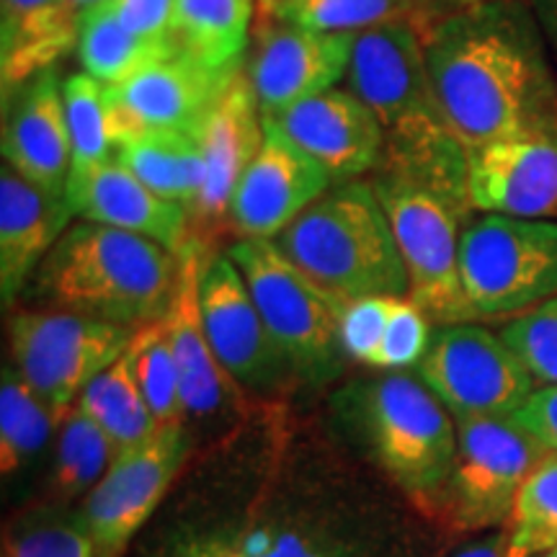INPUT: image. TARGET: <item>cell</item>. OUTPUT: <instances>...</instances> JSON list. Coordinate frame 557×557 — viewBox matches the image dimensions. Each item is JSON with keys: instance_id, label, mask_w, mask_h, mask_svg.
Wrapping results in <instances>:
<instances>
[{"instance_id": "cell-1", "label": "cell", "mask_w": 557, "mask_h": 557, "mask_svg": "<svg viewBox=\"0 0 557 557\" xmlns=\"http://www.w3.org/2000/svg\"><path fill=\"white\" fill-rule=\"evenodd\" d=\"M438 107L465 152L557 129V78L529 0L416 16Z\"/></svg>"}, {"instance_id": "cell-2", "label": "cell", "mask_w": 557, "mask_h": 557, "mask_svg": "<svg viewBox=\"0 0 557 557\" xmlns=\"http://www.w3.org/2000/svg\"><path fill=\"white\" fill-rule=\"evenodd\" d=\"M344 86L372 109L382 127L385 145L374 171L470 197L468 152L438 107L416 16L357 34Z\"/></svg>"}, {"instance_id": "cell-3", "label": "cell", "mask_w": 557, "mask_h": 557, "mask_svg": "<svg viewBox=\"0 0 557 557\" xmlns=\"http://www.w3.org/2000/svg\"><path fill=\"white\" fill-rule=\"evenodd\" d=\"M178 276V253L160 243L81 220L41 261L32 292L52 310L139 329L169 315Z\"/></svg>"}, {"instance_id": "cell-4", "label": "cell", "mask_w": 557, "mask_h": 557, "mask_svg": "<svg viewBox=\"0 0 557 557\" xmlns=\"http://www.w3.org/2000/svg\"><path fill=\"white\" fill-rule=\"evenodd\" d=\"M341 431L434 517L457 457V421L416 374L354 380L333 398Z\"/></svg>"}, {"instance_id": "cell-5", "label": "cell", "mask_w": 557, "mask_h": 557, "mask_svg": "<svg viewBox=\"0 0 557 557\" xmlns=\"http://www.w3.org/2000/svg\"><path fill=\"white\" fill-rule=\"evenodd\" d=\"M274 243L338 299L408 297L398 240L369 178L336 181Z\"/></svg>"}, {"instance_id": "cell-6", "label": "cell", "mask_w": 557, "mask_h": 557, "mask_svg": "<svg viewBox=\"0 0 557 557\" xmlns=\"http://www.w3.org/2000/svg\"><path fill=\"white\" fill-rule=\"evenodd\" d=\"M367 178L398 240L408 271V297L434 325L475 323L459 271V240L475 209L468 194L438 189L393 171H374Z\"/></svg>"}, {"instance_id": "cell-7", "label": "cell", "mask_w": 557, "mask_h": 557, "mask_svg": "<svg viewBox=\"0 0 557 557\" xmlns=\"http://www.w3.org/2000/svg\"><path fill=\"white\" fill-rule=\"evenodd\" d=\"M225 253L246 278L263 323L287 354L297 377L325 385L346 364L338 323L346 299L325 292L274 240L243 238Z\"/></svg>"}, {"instance_id": "cell-8", "label": "cell", "mask_w": 557, "mask_h": 557, "mask_svg": "<svg viewBox=\"0 0 557 557\" xmlns=\"http://www.w3.org/2000/svg\"><path fill=\"white\" fill-rule=\"evenodd\" d=\"M472 320H511L557 297V220L480 212L459 240Z\"/></svg>"}, {"instance_id": "cell-9", "label": "cell", "mask_w": 557, "mask_h": 557, "mask_svg": "<svg viewBox=\"0 0 557 557\" xmlns=\"http://www.w3.org/2000/svg\"><path fill=\"white\" fill-rule=\"evenodd\" d=\"M545 449L511 418H457V457L434 517L451 532L500 529Z\"/></svg>"}, {"instance_id": "cell-10", "label": "cell", "mask_w": 557, "mask_h": 557, "mask_svg": "<svg viewBox=\"0 0 557 557\" xmlns=\"http://www.w3.org/2000/svg\"><path fill=\"white\" fill-rule=\"evenodd\" d=\"M132 336L127 325L67 310H18L9 323L13 367L60 413L127 351Z\"/></svg>"}, {"instance_id": "cell-11", "label": "cell", "mask_w": 557, "mask_h": 557, "mask_svg": "<svg viewBox=\"0 0 557 557\" xmlns=\"http://www.w3.org/2000/svg\"><path fill=\"white\" fill-rule=\"evenodd\" d=\"M413 372L455 421L511 418L537 387L504 336L480 323L434 325Z\"/></svg>"}, {"instance_id": "cell-12", "label": "cell", "mask_w": 557, "mask_h": 557, "mask_svg": "<svg viewBox=\"0 0 557 557\" xmlns=\"http://www.w3.org/2000/svg\"><path fill=\"white\" fill-rule=\"evenodd\" d=\"M191 451L186 421L165 423L139 447L114 459L99 485L83 498L81 517L99 557H122L145 527Z\"/></svg>"}, {"instance_id": "cell-13", "label": "cell", "mask_w": 557, "mask_h": 557, "mask_svg": "<svg viewBox=\"0 0 557 557\" xmlns=\"http://www.w3.org/2000/svg\"><path fill=\"white\" fill-rule=\"evenodd\" d=\"M201 318L222 367L238 385L274 393L297 377L263 323L246 278L227 253H214L201 278Z\"/></svg>"}, {"instance_id": "cell-14", "label": "cell", "mask_w": 557, "mask_h": 557, "mask_svg": "<svg viewBox=\"0 0 557 557\" xmlns=\"http://www.w3.org/2000/svg\"><path fill=\"white\" fill-rule=\"evenodd\" d=\"M354 45L357 34H329L263 18L246 65L261 114L274 116L344 83Z\"/></svg>"}, {"instance_id": "cell-15", "label": "cell", "mask_w": 557, "mask_h": 557, "mask_svg": "<svg viewBox=\"0 0 557 557\" xmlns=\"http://www.w3.org/2000/svg\"><path fill=\"white\" fill-rule=\"evenodd\" d=\"M212 256V243L191 233V240L178 253V289L165 315L186 423H212L235 410L240 413V385L214 354L201 318V278Z\"/></svg>"}, {"instance_id": "cell-16", "label": "cell", "mask_w": 557, "mask_h": 557, "mask_svg": "<svg viewBox=\"0 0 557 557\" xmlns=\"http://www.w3.org/2000/svg\"><path fill=\"white\" fill-rule=\"evenodd\" d=\"M263 145L250 160L227 212V233L235 240H274L336 181L308 152L263 120Z\"/></svg>"}, {"instance_id": "cell-17", "label": "cell", "mask_w": 557, "mask_h": 557, "mask_svg": "<svg viewBox=\"0 0 557 557\" xmlns=\"http://www.w3.org/2000/svg\"><path fill=\"white\" fill-rule=\"evenodd\" d=\"M263 114L246 67L235 75L201 127L205 181L189 209L191 233L212 243L227 233V212L250 160L263 145Z\"/></svg>"}, {"instance_id": "cell-18", "label": "cell", "mask_w": 557, "mask_h": 557, "mask_svg": "<svg viewBox=\"0 0 557 557\" xmlns=\"http://www.w3.org/2000/svg\"><path fill=\"white\" fill-rule=\"evenodd\" d=\"M468 189L478 212L557 220V129L468 150Z\"/></svg>"}, {"instance_id": "cell-19", "label": "cell", "mask_w": 557, "mask_h": 557, "mask_svg": "<svg viewBox=\"0 0 557 557\" xmlns=\"http://www.w3.org/2000/svg\"><path fill=\"white\" fill-rule=\"evenodd\" d=\"M263 120L323 165L333 181L367 178L380 165L385 137L377 116L346 86L325 90Z\"/></svg>"}, {"instance_id": "cell-20", "label": "cell", "mask_w": 557, "mask_h": 557, "mask_svg": "<svg viewBox=\"0 0 557 557\" xmlns=\"http://www.w3.org/2000/svg\"><path fill=\"white\" fill-rule=\"evenodd\" d=\"M238 73H212L178 50L152 62L120 86H109L122 135L135 129L201 135L209 111Z\"/></svg>"}, {"instance_id": "cell-21", "label": "cell", "mask_w": 557, "mask_h": 557, "mask_svg": "<svg viewBox=\"0 0 557 557\" xmlns=\"http://www.w3.org/2000/svg\"><path fill=\"white\" fill-rule=\"evenodd\" d=\"M65 81L60 78L58 65L41 70L11 90L5 99L3 114V163L11 165L41 189L65 194L73 171V145H70L65 96Z\"/></svg>"}, {"instance_id": "cell-22", "label": "cell", "mask_w": 557, "mask_h": 557, "mask_svg": "<svg viewBox=\"0 0 557 557\" xmlns=\"http://www.w3.org/2000/svg\"><path fill=\"white\" fill-rule=\"evenodd\" d=\"M67 201L78 220L145 235L173 253L191 240L189 209L163 199L120 160L70 173Z\"/></svg>"}, {"instance_id": "cell-23", "label": "cell", "mask_w": 557, "mask_h": 557, "mask_svg": "<svg viewBox=\"0 0 557 557\" xmlns=\"http://www.w3.org/2000/svg\"><path fill=\"white\" fill-rule=\"evenodd\" d=\"M65 194H54L18 176L11 165L0 171V297L9 310L41 261L73 222Z\"/></svg>"}, {"instance_id": "cell-24", "label": "cell", "mask_w": 557, "mask_h": 557, "mask_svg": "<svg viewBox=\"0 0 557 557\" xmlns=\"http://www.w3.org/2000/svg\"><path fill=\"white\" fill-rule=\"evenodd\" d=\"M109 0H52L34 13L9 37H0V78L3 96L24 86L26 81L50 70L78 47L86 18Z\"/></svg>"}, {"instance_id": "cell-25", "label": "cell", "mask_w": 557, "mask_h": 557, "mask_svg": "<svg viewBox=\"0 0 557 557\" xmlns=\"http://www.w3.org/2000/svg\"><path fill=\"white\" fill-rule=\"evenodd\" d=\"M256 0H176L173 41L212 73H238L246 58Z\"/></svg>"}, {"instance_id": "cell-26", "label": "cell", "mask_w": 557, "mask_h": 557, "mask_svg": "<svg viewBox=\"0 0 557 557\" xmlns=\"http://www.w3.org/2000/svg\"><path fill=\"white\" fill-rule=\"evenodd\" d=\"M116 160L163 199L191 209L205 181L201 135L135 129L122 135Z\"/></svg>"}, {"instance_id": "cell-27", "label": "cell", "mask_w": 557, "mask_h": 557, "mask_svg": "<svg viewBox=\"0 0 557 557\" xmlns=\"http://www.w3.org/2000/svg\"><path fill=\"white\" fill-rule=\"evenodd\" d=\"M29 382L21 377L13 364L3 367L0 380V472L3 478H16L39 462L50 447L54 431L62 421Z\"/></svg>"}, {"instance_id": "cell-28", "label": "cell", "mask_w": 557, "mask_h": 557, "mask_svg": "<svg viewBox=\"0 0 557 557\" xmlns=\"http://www.w3.org/2000/svg\"><path fill=\"white\" fill-rule=\"evenodd\" d=\"M75 406L99 423L103 434L114 444L116 455L139 447L160 429L137 385L127 351L83 389Z\"/></svg>"}, {"instance_id": "cell-29", "label": "cell", "mask_w": 557, "mask_h": 557, "mask_svg": "<svg viewBox=\"0 0 557 557\" xmlns=\"http://www.w3.org/2000/svg\"><path fill=\"white\" fill-rule=\"evenodd\" d=\"M81 67L103 86H120L152 62L169 58L178 47L173 41H152L135 34L114 16L109 5H101L86 18L78 39Z\"/></svg>"}, {"instance_id": "cell-30", "label": "cell", "mask_w": 557, "mask_h": 557, "mask_svg": "<svg viewBox=\"0 0 557 557\" xmlns=\"http://www.w3.org/2000/svg\"><path fill=\"white\" fill-rule=\"evenodd\" d=\"M116 457L120 455L114 444L99 423L83 413L78 406L70 408L62 416L58 436H54L50 470L52 504H70V500L88 496Z\"/></svg>"}, {"instance_id": "cell-31", "label": "cell", "mask_w": 557, "mask_h": 557, "mask_svg": "<svg viewBox=\"0 0 557 557\" xmlns=\"http://www.w3.org/2000/svg\"><path fill=\"white\" fill-rule=\"evenodd\" d=\"M62 96H65L70 145H73V171L70 173L90 171L114 160L122 129L109 86H103L86 70H78L65 78Z\"/></svg>"}, {"instance_id": "cell-32", "label": "cell", "mask_w": 557, "mask_h": 557, "mask_svg": "<svg viewBox=\"0 0 557 557\" xmlns=\"http://www.w3.org/2000/svg\"><path fill=\"white\" fill-rule=\"evenodd\" d=\"M421 13L418 0H269L263 18L329 34H361Z\"/></svg>"}, {"instance_id": "cell-33", "label": "cell", "mask_w": 557, "mask_h": 557, "mask_svg": "<svg viewBox=\"0 0 557 557\" xmlns=\"http://www.w3.org/2000/svg\"><path fill=\"white\" fill-rule=\"evenodd\" d=\"M3 557H99L81 508L45 504L21 517L3 537Z\"/></svg>"}, {"instance_id": "cell-34", "label": "cell", "mask_w": 557, "mask_h": 557, "mask_svg": "<svg viewBox=\"0 0 557 557\" xmlns=\"http://www.w3.org/2000/svg\"><path fill=\"white\" fill-rule=\"evenodd\" d=\"M127 357L137 385L143 389L145 400H148L160 426L186 421L184 403H181L178 369L176 359H173L165 318L135 329V336L127 346Z\"/></svg>"}, {"instance_id": "cell-35", "label": "cell", "mask_w": 557, "mask_h": 557, "mask_svg": "<svg viewBox=\"0 0 557 557\" xmlns=\"http://www.w3.org/2000/svg\"><path fill=\"white\" fill-rule=\"evenodd\" d=\"M511 547L542 555L557 547V451H545L521 483L513 498Z\"/></svg>"}, {"instance_id": "cell-36", "label": "cell", "mask_w": 557, "mask_h": 557, "mask_svg": "<svg viewBox=\"0 0 557 557\" xmlns=\"http://www.w3.org/2000/svg\"><path fill=\"white\" fill-rule=\"evenodd\" d=\"M199 557H344L315 534L284 527H259L220 534L189 545Z\"/></svg>"}, {"instance_id": "cell-37", "label": "cell", "mask_w": 557, "mask_h": 557, "mask_svg": "<svg viewBox=\"0 0 557 557\" xmlns=\"http://www.w3.org/2000/svg\"><path fill=\"white\" fill-rule=\"evenodd\" d=\"M500 336L537 385H557V297L506 320Z\"/></svg>"}, {"instance_id": "cell-38", "label": "cell", "mask_w": 557, "mask_h": 557, "mask_svg": "<svg viewBox=\"0 0 557 557\" xmlns=\"http://www.w3.org/2000/svg\"><path fill=\"white\" fill-rule=\"evenodd\" d=\"M434 323L410 297H395L393 312H389L385 338H382L380 354L372 369L380 372H403L416 369L418 361L426 354Z\"/></svg>"}, {"instance_id": "cell-39", "label": "cell", "mask_w": 557, "mask_h": 557, "mask_svg": "<svg viewBox=\"0 0 557 557\" xmlns=\"http://www.w3.org/2000/svg\"><path fill=\"white\" fill-rule=\"evenodd\" d=\"M395 297H359L348 299L341 312L338 341L348 361L372 369L385 338L389 312Z\"/></svg>"}, {"instance_id": "cell-40", "label": "cell", "mask_w": 557, "mask_h": 557, "mask_svg": "<svg viewBox=\"0 0 557 557\" xmlns=\"http://www.w3.org/2000/svg\"><path fill=\"white\" fill-rule=\"evenodd\" d=\"M107 5L127 29L139 34V37L173 41L176 0H109Z\"/></svg>"}, {"instance_id": "cell-41", "label": "cell", "mask_w": 557, "mask_h": 557, "mask_svg": "<svg viewBox=\"0 0 557 557\" xmlns=\"http://www.w3.org/2000/svg\"><path fill=\"white\" fill-rule=\"evenodd\" d=\"M545 451H557V385H537L517 413L511 416Z\"/></svg>"}, {"instance_id": "cell-42", "label": "cell", "mask_w": 557, "mask_h": 557, "mask_svg": "<svg viewBox=\"0 0 557 557\" xmlns=\"http://www.w3.org/2000/svg\"><path fill=\"white\" fill-rule=\"evenodd\" d=\"M50 3L52 0H0V37H9Z\"/></svg>"}, {"instance_id": "cell-43", "label": "cell", "mask_w": 557, "mask_h": 557, "mask_svg": "<svg viewBox=\"0 0 557 557\" xmlns=\"http://www.w3.org/2000/svg\"><path fill=\"white\" fill-rule=\"evenodd\" d=\"M508 547H511V532H508V524H506L500 527L498 532L465 545L455 557H506Z\"/></svg>"}, {"instance_id": "cell-44", "label": "cell", "mask_w": 557, "mask_h": 557, "mask_svg": "<svg viewBox=\"0 0 557 557\" xmlns=\"http://www.w3.org/2000/svg\"><path fill=\"white\" fill-rule=\"evenodd\" d=\"M529 3H532L534 16L540 21L547 47L557 60V0H529Z\"/></svg>"}, {"instance_id": "cell-45", "label": "cell", "mask_w": 557, "mask_h": 557, "mask_svg": "<svg viewBox=\"0 0 557 557\" xmlns=\"http://www.w3.org/2000/svg\"><path fill=\"white\" fill-rule=\"evenodd\" d=\"M421 3V13H442V11H451V9H465V5H475V3H485V0H418Z\"/></svg>"}, {"instance_id": "cell-46", "label": "cell", "mask_w": 557, "mask_h": 557, "mask_svg": "<svg viewBox=\"0 0 557 557\" xmlns=\"http://www.w3.org/2000/svg\"><path fill=\"white\" fill-rule=\"evenodd\" d=\"M506 557H537V555H527V553H521V549H517V547H508V555Z\"/></svg>"}, {"instance_id": "cell-47", "label": "cell", "mask_w": 557, "mask_h": 557, "mask_svg": "<svg viewBox=\"0 0 557 557\" xmlns=\"http://www.w3.org/2000/svg\"><path fill=\"white\" fill-rule=\"evenodd\" d=\"M173 557H199V555L194 553L191 547H184V549H181V553H176V555H173Z\"/></svg>"}, {"instance_id": "cell-48", "label": "cell", "mask_w": 557, "mask_h": 557, "mask_svg": "<svg viewBox=\"0 0 557 557\" xmlns=\"http://www.w3.org/2000/svg\"><path fill=\"white\" fill-rule=\"evenodd\" d=\"M537 557H557V547L547 549V553H542V555H537Z\"/></svg>"}, {"instance_id": "cell-49", "label": "cell", "mask_w": 557, "mask_h": 557, "mask_svg": "<svg viewBox=\"0 0 557 557\" xmlns=\"http://www.w3.org/2000/svg\"><path fill=\"white\" fill-rule=\"evenodd\" d=\"M269 5V0H259V9H267Z\"/></svg>"}]
</instances>
